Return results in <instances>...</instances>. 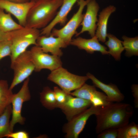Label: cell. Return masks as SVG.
<instances>
[{
    "label": "cell",
    "instance_id": "cell-1",
    "mask_svg": "<svg viewBox=\"0 0 138 138\" xmlns=\"http://www.w3.org/2000/svg\"><path fill=\"white\" fill-rule=\"evenodd\" d=\"M134 110L129 104L111 102L102 107L95 115L96 125V131L98 134L106 129H119L129 123Z\"/></svg>",
    "mask_w": 138,
    "mask_h": 138
},
{
    "label": "cell",
    "instance_id": "cell-2",
    "mask_svg": "<svg viewBox=\"0 0 138 138\" xmlns=\"http://www.w3.org/2000/svg\"><path fill=\"white\" fill-rule=\"evenodd\" d=\"M62 4V0L35 2L28 13L25 27L39 29L44 28L55 17Z\"/></svg>",
    "mask_w": 138,
    "mask_h": 138
},
{
    "label": "cell",
    "instance_id": "cell-3",
    "mask_svg": "<svg viewBox=\"0 0 138 138\" xmlns=\"http://www.w3.org/2000/svg\"><path fill=\"white\" fill-rule=\"evenodd\" d=\"M40 35L39 29L25 27L10 31V40L12 49L11 63L29 46L37 45V41Z\"/></svg>",
    "mask_w": 138,
    "mask_h": 138
},
{
    "label": "cell",
    "instance_id": "cell-4",
    "mask_svg": "<svg viewBox=\"0 0 138 138\" xmlns=\"http://www.w3.org/2000/svg\"><path fill=\"white\" fill-rule=\"evenodd\" d=\"M48 79L58 85L65 92L70 94L82 86L89 78L72 74L62 66L51 71Z\"/></svg>",
    "mask_w": 138,
    "mask_h": 138
},
{
    "label": "cell",
    "instance_id": "cell-5",
    "mask_svg": "<svg viewBox=\"0 0 138 138\" xmlns=\"http://www.w3.org/2000/svg\"><path fill=\"white\" fill-rule=\"evenodd\" d=\"M14 72L13 79L9 88L12 90L18 84L24 81L33 72L35 67L32 61L30 51L26 50L18 56L11 63Z\"/></svg>",
    "mask_w": 138,
    "mask_h": 138
},
{
    "label": "cell",
    "instance_id": "cell-6",
    "mask_svg": "<svg viewBox=\"0 0 138 138\" xmlns=\"http://www.w3.org/2000/svg\"><path fill=\"white\" fill-rule=\"evenodd\" d=\"M89 0H78L77 2L78 9L71 19L62 28L58 29L54 28L50 35L62 39L68 45L72 40L73 36L77 33L76 30L83 20L84 14L83 12Z\"/></svg>",
    "mask_w": 138,
    "mask_h": 138
},
{
    "label": "cell",
    "instance_id": "cell-7",
    "mask_svg": "<svg viewBox=\"0 0 138 138\" xmlns=\"http://www.w3.org/2000/svg\"><path fill=\"white\" fill-rule=\"evenodd\" d=\"M29 77L26 79L19 91L16 94H14L11 104L12 117L10 122V128L12 132L16 124L23 125L25 123V118L22 116L21 112L24 103L29 100L31 98L29 87Z\"/></svg>",
    "mask_w": 138,
    "mask_h": 138
},
{
    "label": "cell",
    "instance_id": "cell-8",
    "mask_svg": "<svg viewBox=\"0 0 138 138\" xmlns=\"http://www.w3.org/2000/svg\"><path fill=\"white\" fill-rule=\"evenodd\" d=\"M29 51L36 72H39L43 69L51 71L62 66L60 57L44 52L38 45H34Z\"/></svg>",
    "mask_w": 138,
    "mask_h": 138
},
{
    "label": "cell",
    "instance_id": "cell-9",
    "mask_svg": "<svg viewBox=\"0 0 138 138\" xmlns=\"http://www.w3.org/2000/svg\"><path fill=\"white\" fill-rule=\"evenodd\" d=\"M102 107L92 105L68 121L63 127V131L66 133L65 137L78 138L89 117L93 115L97 114Z\"/></svg>",
    "mask_w": 138,
    "mask_h": 138
},
{
    "label": "cell",
    "instance_id": "cell-10",
    "mask_svg": "<svg viewBox=\"0 0 138 138\" xmlns=\"http://www.w3.org/2000/svg\"><path fill=\"white\" fill-rule=\"evenodd\" d=\"M70 94L90 101L95 107H104L111 102L103 93L97 91L94 86L84 84L79 88Z\"/></svg>",
    "mask_w": 138,
    "mask_h": 138
},
{
    "label": "cell",
    "instance_id": "cell-11",
    "mask_svg": "<svg viewBox=\"0 0 138 138\" xmlns=\"http://www.w3.org/2000/svg\"><path fill=\"white\" fill-rule=\"evenodd\" d=\"M87 9L80 25L79 32L76 33L77 36L85 32H88L91 37L95 34L98 20V13L100 7L96 0H89L86 5Z\"/></svg>",
    "mask_w": 138,
    "mask_h": 138
},
{
    "label": "cell",
    "instance_id": "cell-12",
    "mask_svg": "<svg viewBox=\"0 0 138 138\" xmlns=\"http://www.w3.org/2000/svg\"><path fill=\"white\" fill-rule=\"evenodd\" d=\"M35 2L29 1L25 3H16L6 0H0V8L14 15L19 24L25 27L28 13Z\"/></svg>",
    "mask_w": 138,
    "mask_h": 138
},
{
    "label": "cell",
    "instance_id": "cell-13",
    "mask_svg": "<svg viewBox=\"0 0 138 138\" xmlns=\"http://www.w3.org/2000/svg\"><path fill=\"white\" fill-rule=\"evenodd\" d=\"M92 104L89 101L68 94L65 102L59 105L60 108L65 115L68 121L90 107Z\"/></svg>",
    "mask_w": 138,
    "mask_h": 138
},
{
    "label": "cell",
    "instance_id": "cell-14",
    "mask_svg": "<svg viewBox=\"0 0 138 138\" xmlns=\"http://www.w3.org/2000/svg\"><path fill=\"white\" fill-rule=\"evenodd\" d=\"M37 45L40 47L44 52H50L52 55L60 57L63 54L61 49L68 45L61 38L50 35H40L37 41Z\"/></svg>",
    "mask_w": 138,
    "mask_h": 138
},
{
    "label": "cell",
    "instance_id": "cell-15",
    "mask_svg": "<svg viewBox=\"0 0 138 138\" xmlns=\"http://www.w3.org/2000/svg\"><path fill=\"white\" fill-rule=\"evenodd\" d=\"M62 4L55 17L46 26L40 30V35L49 36L52 29L58 24L63 25L67 15L78 0H62Z\"/></svg>",
    "mask_w": 138,
    "mask_h": 138
},
{
    "label": "cell",
    "instance_id": "cell-16",
    "mask_svg": "<svg viewBox=\"0 0 138 138\" xmlns=\"http://www.w3.org/2000/svg\"><path fill=\"white\" fill-rule=\"evenodd\" d=\"M95 35L90 39L79 37L72 39L70 44L76 47L79 49L84 50L89 53L92 54L98 51L102 55L109 54L107 48L101 44Z\"/></svg>",
    "mask_w": 138,
    "mask_h": 138
},
{
    "label": "cell",
    "instance_id": "cell-17",
    "mask_svg": "<svg viewBox=\"0 0 138 138\" xmlns=\"http://www.w3.org/2000/svg\"><path fill=\"white\" fill-rule=\"evenodd\" d=\"M86 76L92 80L95 87L100 88L105 93L110 102H120L124 99V96L115 85L104 83L89 73H88Z\"/></svg>",
    "mask_w": 138,
    "mask_h": 138
},
{
    "label": "cell",
    "instance_id": "cell-18",
    "mask_svg": "<svg viewBox=\"0 0 138 138\" xmlns=\"http://www.w3.org/2000/svg\"><path fill=\"white\" fill-rule=\"evenodd\" d=\"M116 9L114 6L110 5L104 8L100 13L95 34L99 41L103 43L106 41L109 19L111 14Z\"/></svg>",
    "mask_w": 138,
    "mask_h": 138
},
{
    "label": "cell",
    "instance_id": "cell-19",
    "mask_svg": "<svg viewBox=\"0 0 138 138\" xmlns=\"http://www.w3.org/2000/svg\"><path fill=\"white\" fill-rule=\"evenodd\" d=\"M107 37L108 40L105 43L108 48L109 54L111 55L116 60H120L121 54L124 50L122 41L111 33H107Z\"/></svg>",
    "mask_w": 138,
    "mask_h": 138
},
{
    "label": "cell",
    "instance_id": "cell-20",
    "mask_svg": "<svg viewBox=\"0 0 138 138\" xmlns=\"http://www.w3.org/2000/svg\"><path fill=\"white\" fill-rule=\"evenodd\" d=\"M6 80H0V115L11 104L14 94Z\"/></svg>",
    "mask_w": 138,
    "mask_h": 138
},
{
    "label": "cell",
    "instance_id": "cell-21",
    "mask_svg": "<svg viewBox=\"0 0 138 138\" xmlns=\"http://www.w3.org/2000/svg\"><path fill=\"white\" fill-rule=\"evenodd\" d=\"M4 11L0 8V29L5 32H9L24 27L16 22L10 14L6 13Z\"/></svg>",
    "mask_w": 138,
    "mask_h": 138
},
{
    "label": "cell",
    "instance_id": "cell-22",
    "mask_svg": "<svg viewBox=\"0 0 138 138\" xmlns=\"http://www.w3.org/2000/svg\"><path fill=\"white\" fill-rule=\"evenodd\" d=\"M40 99L42 105L48 109L57 108L58 103L53 90L48 87H44L40 93Z\"/></svg>",
    "mask_w": 138,
    "mask_h": 138
},
{
    "label": "cell",
    "instance_id": "cell-23",
    "mask_svg": "<svg viewBox=\"0 0 138 138\" xmlns=\"http://www.w3.org/2000/svg\"><path fill=\"white\" fill-rule=\"evenodd\" d=\"M11 104L8 106L0 115V138L6 137L12 132L10 128V118L12 114Z\"/></svg>",
    "mask_w": 138,
    "mask_h": 138
},
{
    "label": "cell",
    "instance_id": "cell-24",
    "mask_svg": "<svg viewBox=\"0 0 138 138\" xmlns=\"http://www.w3.org/2000/svg\"><path fill=\"white\" fill-rule=\"evenodd\" d=\"M122 44L125 50V55L127 57L138 55V36L134 37H128L123 36Z\"/></svg>",
    "mask_w": 138,
    "mask_h": 138
},
{
    "label": "cell",
    "instance_id": "cell-25",
    "mask_svg": "<svg viewBox=\"0 0 138 138\" xmlns=\"http://www.w3.org/2000/svg\"><path fill=\"white\" fill-rule=\"evenodd\" d=\"M118 138H137L138 137V125L132 122L118 129Z\"/></svg>",
    "mask_w": 138,
    "mask_h": 138
},
{
    "label": "cell",
    "instance_id": "cell-26",
    "mask_svg": "<svg viewBox=\"0 0 138 138\" xmlns=\"http://www.w3.org/2000/svg\"><path fill=\"white\" fill-rule=\"evenodd\" d=\"M12 51V44L10 40L0 42V61L6 56H10Z\"/></svg>",
    "mask_w": 138,
    "mask_h": 138
},
{
    "label": "cell",
    "instance_id": "cell-27",
    "mask_svg": "<svg viewBox=\"0 0 138 138\" xmlns=\"http://www.w3.org/2000/svg\"><path fill=\"white\" fill-rule=\"evenodd\" d=\"M53 91L58 103V108L59 106L64 103L65 102L69 94L66 93L57 87H54Z\"/></svg>",
    "mask_w": 138,
    "mask_h": 138
},
{
    "label": "cell",
    "instance_id": "cell-28",
    "mask_svg": "<svg viewBox=\"0 0 138 138\" xmlns=\"http://www.w3.org/2000/svg\"><path fill=\"white\" fill-rule=\"evenodd\" d=\"M118 129L110 128L104 130L98 134V138H118Z\"/></svg>",
    "mask_w": 138,
    "mask_h": 138
},
{
    "label": "cell",
    "instance_id": "cell-29",
    "mask_svg": "<svg viewBox=\"0 0 138 138\" xmlns=\"http://www.w3.org/2000/svg\"><path fill=\"white\" fill-rule=\"evenodd\" d=\"M28 133L24 131H20L16 132H10L7 135L6 137L7 138H28Z\"/></svg>",
    "mask_w": 138,
    "mask_h": 138
},
{
    "label": "cell",
    "instance_id": "cell-30",
    "mask_svg": "<svg viewBox=\"0 0 138 138\" xmlns=\"http://www.w3.org/2000/svg\"><path fill=\"white\" fill-rule=\"evenodd\" d=\"M133 96L134 98V106L136 108H138V85L134 84L131 87Z\"/></svg>",
    "mask_w": 138,
    "mask_h": 138
},
{
    "label": "cell",
    "instance_id": "cell-31",
    "mask_svg": "<svg viewBox=\"0 0 138 138\" xmlns=\"http://www.w3.org/2000/svg\"><path fill=\"white\" fill-rule=\"evenodd\" d=\"M10 32L5 31L0 29V42L10 40Z\"/></svg>",
    "mask_w": 138,
    "mask_h": 138
},
{
    "label": "cell",
    "instance_id": "cell-32",
    "mask_svg": "<svg viewBox=\"0 0 138 138\" xmlns=\"http://www.w3.org/2000/svg\"><path fill=\"white\" fill-rule=\"evenodd\" d=\"M9 1L16 3H25L29 1L28 0H6Z\"/></svg>",
    "mask_w": 138,
    "mask_h": 138
},
{
    "label": "cell",
    "instance_id": "cell-33",
    "mask_svg": "<svg viewBox=\"0 0 138 138\" xmlns=\"http://www.w3.org/2000/svg\"><path fill=\"white\" fill-rule=\"evenodd\" d=\"M38 0H28L29 1H32L34 2H36Z\"/></svg>",
    "mask_w": 138,
    "mask_h": 138
}]
</instances>
